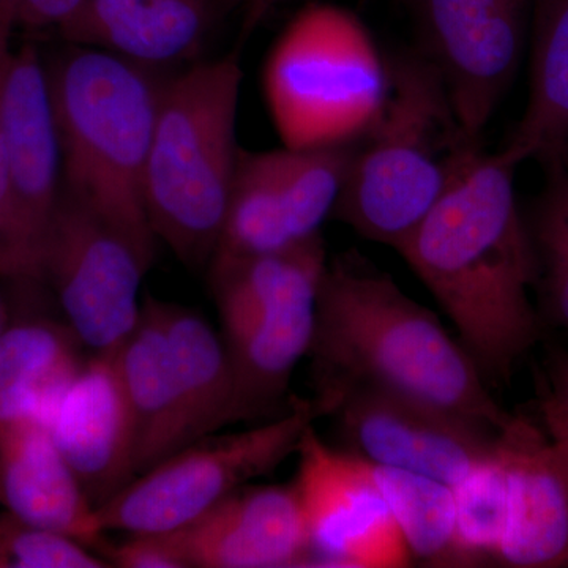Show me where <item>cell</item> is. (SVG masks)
Masks as SVG:
<instances>
[{
	"label": "cell",
	"mask_w": 568,
	"mask_h": 568,
	"mask_svg": "<svg viewBox=\"0 0 568 568\" xmlns=\"http://www.w3.org/2000/svg\"><path fill=\"white\" fill-rule=\"evenodd\" d=\"M507 152L467 164L396 252L433 294L485 383H507L541 334L536 246Z\"/></svg>",
	"instance_id": "obj_1"
},
{
	"label": "cell",
	"mask_w": 568,
	"mask_h": 568,
	"mask_svg": "<svg viewBox=\"0 0 568 568\" xmlns=\"http://www.w3.org/2000/svg\"><path fill=\"white\" fill-rule=\"evenodd\" d=\"M308 357L317 373V395L336 406L347 390L375 388L493 432L511 417L439 317L354 252L325 265Z\"/></svg>",
	"instance_id": "obj_2"
},
{
	"label": "cell",
	"mask_w": 568,
	"mask_h": 568,
	"mask_svg": "<svg viewBox=\"0 0 568 568\" xmlns=\"http://www.w3.org/2000/svg\"><path fill=\"white\" fill-rule=\"evenodd\" d=\"M63 190L88 205L151 267L155 234L144 181L163 73L69 43L47 62Z\"/></svg>",
	"instance_id": "obj_3"
},
{
	"label": "cell",
	"mask_w": 568,
	"mask_h": 568,
	"mask_svg": "<svg viewBox=\"0 0 568 568\" xmlns=\"http://www.w3.org/2000/svg\"><path fill=\"white\" fill-rule=\"evenodd\" d=\"M388 70L386 104L355 142L334 216L362 237L398 250L481 148L424 52L395 55Z\"/></svg>",
	"instance_id": "obj_4"
},
{
	"label": "cell",
	"mask_w": 568,
	"mask_h": 568,
	"mask_svg": "<svg viewBox=\"0 0 568 568\" xmlns=\"http://www.w3.org/2000/svg\"><path fill=\"white\" fill-rule=\"evenodd\" d=\"M242 73L239 55L196 62L164 78L144 197L156 239L189 267H209L222 235L235 170Z\"/></svg>",
	"instance_id": "obj_5"
},
{
	"label": "cell",
	"mask_w": 568,
	"mask_h": 568,
	"mask_svg": "<svg viewBox=\"0 0 568 568\" xmlns=\"http://www.w3.org/2000/svg\"><path fill=\"white\" fill-rule=\"evenodd\" d=\"M268 114L283 145L357 142L388 95V61L355 14L328 3L298 11L275 41L263 74Z\"/></svg>",
	"instance_id": "obj_6"
},
{
	"label": "cell",
	"mask_w": 568,
	"mask_h": 568,
	"mask_svg": "<svg viewBox=\"0 0 568 568\" xmlns=\"http://www.w3.org/2000/svg\"><path fill=\"white\" fill-rule=\"evenodd\" d=\"M331 416L321 398L294 399L271 424L235 435L203 437L136 476L95 508L103 532H171L276 469L317 418Z\"/></svg>",
	"instance_id": "obj_7"
},
{
	"label": "cell",
	"mask_w": 568,
	"mask_h": 568,
	"mask_svg": "<svg viewBox=\"0 0 568 568\" xmlns=\"http://www.w3.org/2000/svg\"><path fill=\"white\" fill-rule=\"evenodd\" d=\"M0 276L41 283V254L63 186L47 61L33 44L11 52L2 95Z\"/></svg>",
	"instance_id": "obj_8"
},
{
	"label": "cell",
	"mask_w": 568,
	"mask_h": 568,
	"mask_svg": "<svg viewBox=\"0 0 568 568\" xmlns=\"http://www.w3.org/2000/svg\"><path fill=\"white\" fill-rule=\"evenodd\" d=\"M353 144L239 155L230 205L211 265L287 252L315 241L342 196Z\"/></svg>",
	"instance_id": "obj_9"
},
{
	"label": "cell",
	"mask_w": 568,
	"mask_h": 568,
	"mask_svg": "<svg viewBox=\"0 0 568 568\" xmlns=\"http://www.w3.org/2000/svg\"><path fill=\"white\" fill-rule=\"evenodd\" d=\"M148 271L122 234L62 186L40 274L82 346L93 354L121 349L140 323V287Z\"/></svg>",
	"instance_id": "obj_10"
},
{
	"label": "cell",
	"mask_w": 568,
	"mask_h": 568,
	"mask_svg": "<svg viewBox=\"0 0 568 568\" xmlns=\"http://www.w3.org/2000/svg\"><path fill=\"white\" fill-rule=\"evenodd\" d=\"M294 481L308 532L312 566L396 568L410 551L372 463L335 450L310 426L297 447Z\"/></svg>",
	"instance_id": "obj_11"
},
{
	"label": "cell",
	"mask_w": 568,
	"mask_h": 568,
	"mask_svg": "<svg viewBox=\"0 0 568 568\" xmlns=\"http://www.w3.org/2000/svg\"><path fill=\"white\" fill-rule=\"evenodd\" d=\"M534 0H417L422 52L474 140L515 80Z\"/></svg>",
	"instance_id": "obj_12"
},
{
	"label": "cell",
	"mask_w": 568,
	"mask_h": 568,
	"mask_svg": "<svg viewBox=\"0 0 568 568\" xmlns=\"http://www.w3.org/2000/svg\"><path fill=\"white\" fill-rule=\"evenodd\" d=\"M332 416L347 452L376 466L432 477L454 488L495 450L497 432L375 388H353Z\"/></svg>",
	"instance_id": "obj_13"
},
{
	"label": "cell",
	"mask_w": 568,
	"mask_h": 568,
	"mask_svg": "<svg viewBox=\"0 0 568 568\" xmlns=\"http://www.w3.org/2000/svg\"><path fill=\"white\" fill-rule=\"evenodd\" d=\"M495 446L508 484V518L497 562L518 568L568 564V480L544 425L514 416Z\"/></svg>",
	"instance_id": "obj_14"
},
{
	"label": "cell",
	"mask_w": 568,
	"mask_h": 568,
	"mask_svg": "<svg viewBox=\"0 0 568 568\" xmlns=\"http://www.w3.org/2000/svg\"><path fill=\"white\" fill-rule=\"evenodd\" d=\"M171 534L190 568L312 566L308 532L294 484L242 487Z\"/></svg>",
	"instance_id": "obj_15"
},
{
	"label": "cell",
	"mask_w": 568,
	"mask_h": 568,
	"mask_svg": "<svg viewBox=\"0 0 568 568\" xmlns=\"http://www.w3.org/2000/svg\"><path fill=\"white\" fill-rule=\"evenodd\" d=\"M47 428L95 508L136 477L132 417L114 354L84 362Z\"/></svg>",
	"instance_id": "obj_16"
},
{
	"label": "cell",
	"mask_w": 568,
	"mask_h": 568,
	"mask_svg": "<svg viewBox=\"0 0 568 568\" xmlns=\"http://www.w3.org/2000/svg\"><path fill=\"white\" fill-rule=\"evenodd\" d=\"M224 0H84L59 31L67 43L95 48L144 69L193 65L207 47Z\"/></svg>",
	"instance_id": "obj_17"
},
{
	"label": "cell",
	"mask_w": 568,
	"mask_h": 568,
	"mask_svg": "<svg viewBox=\"0 0 568 568\" xmlns=\"http://www.w3.org/2000/svg\"><path fill=\"white\" fill-rule=\"evenodd\" d=\"M0 503L36 528L89 548L104 544L95 506L41 422L0 425Z\"/></svg>",
	"instance_id": "obj_18"
},
{
	"label": "cell",
	"mask_w": 568,
	"mask_h": 568,
	"mask_svg": "<svg viewBox=\"0 0 568 568\" xmlns=\"http://www.w3.org/2000/svg\"><path fill=\"white\" fill-rule=\"evenodd\" d=\"M321 278L297 284L252 320L223 332L234 372L237 420L263 417L282 402L295 366L312 346Z\"/></svg>",
	"instance_id": "obj_19"
},
{
	"label": "cell",
	"mask_w": 568,
	"mask_h": 568,
	"mask_svg": "<svg viewBox=\"0 0 568 568\" xmlns=\"http://www.w3.org/2000/svg\"><path fill=\"white\" fill-rule=\"evenodd\" d=\"M114 358L132 417L134 473L141 476L192 444L156 298H145L140 323Z\"/></svg>",
	"instance_id": "obj_20"
},
{
	"label": "cell",
	"mask_w": 568,
	"mask_h": 568,
	"mask_svg": "<svg viewBox=\"0 0 568 568\" xmlns=\"http://www.w3.org/2000/svg\"><path fill=\"white\" fill-rule=\"evenodd\" d=\"M82 347L67 324L7 325L0 334V425L31 418L47 426L84 365Z\"/></svg>",
	"instance_id": "obj_21"
},
{
	"label": "cell",
	"mask_w": 568,
	"mask_h": 568,
	"mask_svg": "<svg viewBox=\"0 0 568 568\" xmlns=\"http://www.w3.org/2000/svg\"><path fill=\"white\" fill-rule=\"evenodd\" d=\"M532 17L528 102L504 148L519 166L568 144V0H534Z\"/></svg>",
	"instance_id": "obj_22"
},
{
	"label": "cell",
	"mask_w": 568,
	"mask_h": 568,
	"mask_svg": "<svg viewBox=\"0 0 568 568\" xmlns=\"http://www.w3.org/2000/svg\"><path fill=\"white\" fill-rule=\"evenodd\" d=\"M192 444L237 420L233 365L223 335L193 310L156 301Z\"/></svg>",
	"instance_id": "obj_23"
},
{
	"label": "cell",
	"mask_w": 568,
	"mask_h": 568,
	"mask_svg": "<svg viewBox=\"0 0 568 568\" xmlns=\"http://www.w3.org/2000/svg\"><path fill=\"white\" fill-rule=\"evenodd\" d=\"M410 556L435 567H467L458 545L454 489L396 467L373 465Z\"/></svg>",
	"instance_id": "obj_24"
},
{
	"label": "cell",
	"mask_w": 568,
	"mask_h": 568,
	"mask_svg": "<svg viewBox=\"0 0 568 568\" xmlns=\"http://www.w3.org/2000/svg\"><path fill=\"white\" fill-rule=\"evenodd\" d=\"M452 489L458 545L467 567L497 560L507 526L508 484L496 446L484 463Z\"/></svg>",
	"instance_id": "obj_25"
},
{
	"label": "cell",
	"mask_w": 568,
	"mask_h": 568,
	"mask_svg": "<svg viewBox=\"0 0 568 568\" xmlns=\"http://www.w3.org/2000/svg\"><path fill=\"white\" fill-rule=\"evenodd\" d=\"M547 185L529 223L538 284L552 323L568 332V171L558 159L544 163Z\"/></svg>",
	"instance_id": "obj_26"
},
{
	"label": "cell",
	"mask_w": 568,
	"mask_h": 568,
	"mask_svg": "<svg viewBox=\"0 0 568 568\" xmlns=\"http://www.w3.org/2000/svg\"><path fill=\"white\" fill-rule=\"evenodd\" d=\"M103 556L69 537L0 514V568H104Z\"/></svg>",
	"instance_id": "obj_27"
},
{
	"label": "cell",
	"mask_w": 568,
	"mask_h": 568,
	"mask_svg": "<svg viewBox=\"0 0 568 568\" xmlns=\"http://www.w3.org/2000/svg\"><path fill=\"white\" fill-rule=\"evenodd\" d=\"M100 552L111 567L190 568L185 552L171 532L132 534L118 545L104 541Z\"/></svg>",
	"instance_id": "obj_28"
},
{
	"label": "cell",
	"mask_w": 568,
	"mask_h": 568,
	"mask_svg": "<svg viewBox=\"0 0 568 568\" xmlns=\"http://www.w3.org/2000/svg\"><path fill=\"white\" fill-rule=\"evenodd\" d=\"M84 0H17V24L32 31H61Z\"/></svg>",
	"instance_id": "obj_29"
},
{
	"label": "cell",
	"mask_w": 568,
	"mask_h": 568,
	"mask_svg": "<svg viewBox=\"0 0 568 568\" xmlns=\"http://www.w3.org/2000/svg\"><path fill=\"white\" fill-rule=\"evenodd\" d=\"M540 416L545 432L558 450L568 480V413L559 405L558 399L549 394L547 387L540 396Z\"/></svg>",
	"instance_id": "obj_30"
},
{
	"label": "cell",
	"mask_w": 568,
	"mask_h": 568,
	"mask_svg": "<svg viewBox=\"0 0 568 568\" xmlns=\"http://www.w3.org/2000/svg\"><path fill=\"white\" fill-rule=\"evenodd\" d=\"M549 394L568 413V354L555 353L549 358Z\"/></svg>",
	"instance_id": "obj_31"
},
{
	"label": "cell",
	"mask_w": 568,
	"mask_h": 568,
	"mask_svg": "<svg viewBox=\"0 0 568 568\" xmlns=\"http://www.w3.org/2000/svg\"><path fill=\"white\" fill-rule=\"evenodd\" d=\"M291 0H242L244 3V32L252 33L261 22L267 20L278 7Z\"/></svg>",
	"instance_id": "obj_32"
},
{
	"label": "cell",
	"mask_w": 568,
	"mask_h": 568,
	"mask_svg": "<svg viewBox=\"0 0 568 568\" xmlns=\"http://www.w3.org/2000/svg\"><path fill=\"white\" fill-rule=\"evenodd\" d=\"M11 33L0 36V211H2L3 194V121H2V95L3 82H6L7 67L11 58Z\"/></svg>",
	"instance_id": "obj_33"
},
{
	"label": "cell",
	"mask_w": 568,
	"mask_h": 568,
	"mask_svg": "<svg viewBox=\"0 0 568 568\" xmlns=\"http://www.w3.org/2000/svg\"><path fill=\"white\" fill-rule=\"evenodd\" d=\"M17 0H0V36L17 28Z\"/></svg>",
	"instance_id": "obj_34"
},
{
	"label": "cell",
	"mask_w": 568,
	"mask_h": 568,
	"mask_svg": "<svg viewBox=\"0 0 568 568\" xmlns=\"http://www.w3.org/2000/svg\"><path fill=\"white\" fill-rule=\"evenodd\" d=\"M7 321H9V308H7L6 298L0 294V334H2L3 328L9 325Z\"/></svg>",
	"instance_id": "obj_35"
},
{
	"label": "cell",
	"mask_w": 568,
	"mask_h": 568,
	"mask_svg": "<svg viewBox=\"0 0 568 568\" xmlns=\"http://www.w3.org/2000/svg\"><path fill=\"white\" fill-rule=\"evenodd\" d=\"M556 159H558L559 162L564 164V168H566L568 171V144L562 149V151L559 152V155L556 156Z\"/></svg>",
	"instance_id": "obj_36"
}]
</instances>
